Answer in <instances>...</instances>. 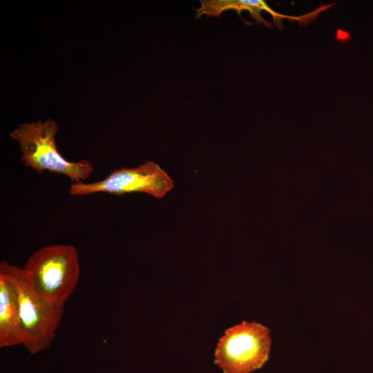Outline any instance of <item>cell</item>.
Masks as SVG:
<instances>
[{"instance_id": "cell-1", "label": "cell", "mask_w": 373, "mask_h": 373, "mask_svg": "<svg viewBox=\"0 0 373 373\" xmlns=\"http://www.w3.org/2000/svg\"><path fill=\"white\" fill-rule=\"evenodd\" d=\"M58 131L57 122L46 119L20 124L9 135L19 144L20 160L26 167L39 174L48 171L65 175L73 183L84 182L94 171L93 163L84 159L69 161L61 155L55 140Z\"/></svg>"}, {"instance_id": "cell-2", "label": "cell", "mask_w": 373, "mask_h": 373, "mask_svg": "<svg viewBox=\"0 0 373 373\" xmlns=\"http://www.w3.org/2000/svg\"><path fill=\"white\" fill-rule=\"evenodd\" d=\"M0 273L12 283L17 292L21 345L31 354L48 348L62 321L64 306L50 303L42 297L34 288L23 267L2 260Z\"/></svg>"}, {"instance_id": "cell-3", "label": "cell", "mask_w": 373, "mask_h": 373, "mask_svg": "<svg viewBox=\"0 0 373 373\" xmlns=\"http://www.w3.org/2000/svg\"><path fill=\"white\" fill-rule=\"evenodd\" d=\"M23 268L35 290L60 306L75 291L80 276L78 251L71 245L41 247L28 258Z\"/></svg>"}, {"instance_id": "cell-4", "label": "cell", "mask_w": 373, "mask_h": 373, "mask_svg": "<svg viewBox=\"0 0 373 373\" xmlns=\"http://www.w3.org/2000/svg\"><path fill=\"white\" fill-rule=\"evenodd\" d=\"M271 344L267 327L243 321L227 329L219 339L214 363L223 373H251L268 360Z\"/></svg>"}, {"instance_id": "cell-5", "label": "cell", "mask_w": 373, "mask_h": 373, "mask_svg": "<svg viewBox=\"0 0 373 373\" xmlns=\"http://www.w3.org/2000/svg\"><path fill=\"white\" fill-rule=\"evenodd\" d=\"M173 186L172 178L159 164L147 161L137 167L113 170L105 178L97 182L72 183L69 194L87 195L105 193L122 195L144 193L160 199Z\"/></svg>"}, {"instance_id": "cell-6", "label": "cell", "mask_w": 373, "mask_h": 373, "mask_svg": "<svg viewBox=\"0 0 373 373\" xmlns=\"http://www.w3.org/2000/svg\"><path fill=\"white\" fill-rule=\"evenodd\" d=\"M22 344L18 295L12 283L0 273V347Z\"/></svg>"}, {"instance_id": "cell-7", "label": "cell", "mask_w": 373, "mask_h": 373, "mask_svg": "<svg viewBox=\"0 0 373 373\" xmlns=\"http://www.w3.org/2000/svg\"><path fill=\"white\" fill-rule=\"evenodd\" d=\"M200 2V7L194 9L196 19H200L203 15L207 17H220L222 12L227 10H234L239 15L242 11L247 10L257 24L263 23L266 27L271 28V23L261 16L262 12L266 11L272 16L275 24L281 28L283 18L298 19L276 12L262 0H201Z\"/></svg>"}]
</instances>
